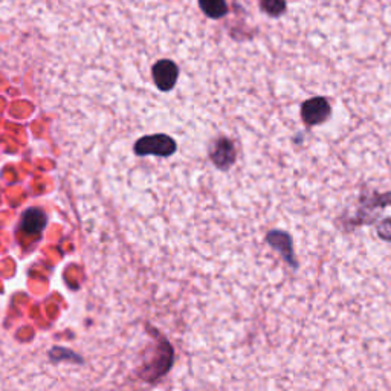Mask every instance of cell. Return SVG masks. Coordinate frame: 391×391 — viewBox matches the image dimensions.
I'll list each match as a JSON object with an SVG mask.
<instances>
[{"label": "cell", "mask_w": 391, "mask_h": 391, "mask_svg": "<svg viewBox=\"0 0 391 391\" xmlns=\"http://www.w3.org/2000/svg\"><path fill=\"white\" fill-rule=\"evenodd\" d=\"M176 143L173 138L164 133H156V135H148L141 139H138L135 144V153L138 156H163L168 158L176 153Z\"/></svg>", "instance_id": "cell-1"}, {"label": "cell", "mask_w": 391, "mask_h": 391, "mask_svg": "<svg viewBox=\"0 0 391 391\" xmlns=\"http://www.w3.org/2000/svg\"><path fill=\"white\" fill-rule=\"evenodd\" d=\"M173 364V350L170 347L167 339H160L159 343V352L155 360H152L147 365V368L143 372V378L147 382H153V380H158L160 376H164L170 367Z\"/></svg>", "instance_id": "cell-2"}, {"label": "cell", "mask_w": 391, "mask_h": 391, "mask_svg": "<svg viewBox=\"0 0 391 391\" xmlns=\"http://www.w3.org/2000/svg\"><path fill=\"white\" fill-rule=\"evenodd\" d=\"M330 116V104L323 97L307 99L302 106V118L307 126H318L327 121Z\"/></svg>", "instance_id": "cell-3"}, {"label": "cell", "mask_w": 391, "mask_h": 391, "mask_svg": "<svg viewBox=\"0 0 391 391\" xmlns=\"http://www.w3.org/2000/svg\"><path fill=\"white\" fill-rule=\"evenodd\" d=\"M179 69L172 62V60H160L153 66V79L155 84L163 92H168L172 90L177 82Z\"/></svg>", "instance_id": "cell-4"}, {"label": "cell", "mask_w": 391, "mask_h": 391, "mask_svg": "<svg viewBox=\"0 0 391 391\" xmlns=\"http://www.w3.org/2000/svg\"><path fill=\"white\" fill-rule=\"evenodd\" d=\"M211 160L220 170H228L236 163V147L228 138H219L211 148Z\"/></svg>", "instance_id": "cell-5"}, {"label": "cell", "mask_w": 391, "mask_h": 391, "mask_svg": "<svg viewBox=\"0 0 391 391\" xmlns=\"http://www.w3.org/2000/svg\"><path fill=\"white\" fill-rule=\"evenodd\" d=\"M46 226V214L40 208H29L22 216L20 229L28 236H40Z\"/></svg>", "instance_id": "cell-6"}, {"label": "cell", "mask_w": 391, "mask_h": 391, "mask_svg": "<svg viewBox=\"0 0 391 391\" xmlns=\"http://www.w3.org/2000/svg\"><path fill=\"white\" fill-rule=\"evenodd\" d=\"M268 243L272 246L274 249H277L280 254H282L287 262L290 265H295V262L292 260V245H290V237L285 233H280V231H272V233H269L268 237Z\"/></svg>", "instance_id": "cell-7"}, {"label": "cell", "mask_w": 391, "mask_h": 391, "mask_svg": "<svg viewBox=\"0 0 391 391\" xmlns=\"http://www.w3.org/2000/svg\"><path fill=\"white\" fill-rule=\"evenodd\" d=\"M199 5L202 8V11L211 18L224 17L228 11L225 0H199Z\"/></svg>", "instance_id": "cell-8"}, {"label": "cell", "mask_w": 391, "mask_h": 391, "mask_svg": "<svg viewBox=\"0 0 391 391\" xmlns=\"http://www.w3.org/2000/svg\"><path fill=\"white\" fill-rule=\"evenodd\" d=\"M262 8H263V11L266 14L277 17V16L285 13L286 2H285V0H263Z\"/></svg>", "instance_id": "cell-9"}, {"label": "cell", "mask_w": 391, "mask_h": 391, "mask_svg": "<svg viewBox=\"0 0 391 391\" xmlns=\"http://www.w3.org/2000/svg\"><path fill=\"white\" fill-rule=\"evenodd\" d=\"M60 353L58 355L57 352H54V350H51V359L53 360H62V359H72L75 360V363H82V358H78L74 352H71V350H66V348H62V347H55Z\"/></svg>", "instance_id": "cell-10"}, {"label": "cell", "mask_w": 391, "mask_h": 391, "mask_svg": "<svg viewBox=\"0 0 391 391\" xmlns=\"http://www.w3.org/2000/svg\"><path fill=\"white\" fill-rule=\"evenodd\" d=\"M378 233L384 240H391V220L387 219L378 226Z\"/></svg>", "instance_id": "cell-11"}]
</instances>
